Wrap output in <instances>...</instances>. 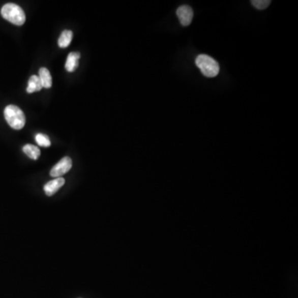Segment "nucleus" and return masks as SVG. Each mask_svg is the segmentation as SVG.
<instances>
[{
    "mask_svg": "<svg viewBox=\"0 0 298 298\" xmlns=\"http://www.w3.org/2000/svg\"><path fill=\"white\" fill-rule=\"evenodd\" d=\"M3 18L17 26H22L26 21V15L22 8L15 4H6L1 9Z\"/></svg>",
    "mask_w": 298,
    "mask_h": 298,
    "instance_id": "obj_1",
    "label": "nucleus"
},
{
    "mask_svg": "<svg viewBox=\"0 0 298 298\" xmlns=\"http://www.w3.org/2000/svg\"><path fill=\"white\" fill-rule=\"evenodd\" d=\"M5 118L12 129L19 130L24 127L26 117L22 109L16 105H8L5 109Z\"/></svg>",
    "mask_w": 298,
    "mask_h": 298,
    "instance_id": "obj_2",
    "label": "nucleus"
},
{
    "mask_svg": "<svg viewBox=\"0 0 298 298\" xmlns=\"http://www.w3.org/2000/svg\"><path fill=\"white\" fill-rule=\"evenodd\" d=\"M196 64L201 73L206 77H216L220 72V66L215 59L205 54L199 55L196 59Z\"/></svg>",
    "mask_w": 298,
    "mask_h": 298,
    "instance_id": "obj_3",
    "label": "nucleus"
},
{
    "mask_svg": "<svg viewBox=\"0 0 298 298\" xmlns=\"http://www.w3.org/2000/svg\"><path fill=\"white\" fill-rule=\"evenodd\" d=\"M72 167V160L69 157H65L56 163L50 171V175L53 177H62L64 174L67 173Z\"/></svg>",
    "mask_w": 298,
    "mask_h": 298,
    "instance_id": "obj_4",
    "label": "nucleus"
},
{
    "mask_svg": "<svg viewBox=\"0 0 298 298\" xmlns=\"http://www.w3.org/2000/svg\"><path fill=\"white\" fill-rule=\"evenodd\" d=\"M176 15L179 18L181 24L184 27H187L192 22L194 16L193 10L189 5H182L176 10Z\"/></svg>",
    "mask_w": 298,
    "mask_h": 298,
    "instance_id": "obj_5",
    "label": "nucleus"
},
{
    "mask_svg": "<svg viewBox=\"0 0 298 298\" xmlns=\"http://www.w3.org/2000/svg\"><path fill=\"white\" fill-rule=\"evenodd\" d=\"M65 184V179L63 177L55 178L54 180L50 181L44 186V192L48 196H53L57 192L58 190Z\"/></svg>",
    "mask_w": 298,
    "mask_h": 298,
    "instance_id": "obj_6",
    "label": "nucleus"
},
{
    "mask_svg": "<svg viewBox=\"0 0 298 298\" xmlns=\"http://www.w3.org/2000/svg\"><path fill=\"white\" fill-rule=\"evenodd\" d=\"M80 58V54L79 52H71L68 55L66 63V69L68 72H73L76 71L78 67L79 59Z\"/></svg>",
    "mask_w": 298,
    "mask_h": 298,
    "instance_id": "obj_7",
    "label": "nucleus"
},
{
    "mask_svg": "<svg viewBox=\"0 0 298 298\" xmlns=\"http://www.w3.org/2000/svg\"><path fill=\"white\" fill-rule=\"evenodd\" d=\"M38 77L40 79L43 88H46V89L51 88L52 85V78H51L50 71L47 68L43 67L39 70V76Z\"/></svg>",
    "mask_w": 298,
    "mask_h": 298,
    "instance_id": "obj_8",
    "label": "nucleus"
},
{
    "mask_svg": "<svg viewBox=\"0 0 298 298\" xmlns=\"http://www.w3.org/2000/svg\"><path fill=\"white\" fill-rule=\"evenodd\" d=\"M73 38V33L71 30H64L58 39V45L61 48H66L71 44Z\"/></svg>",
    "mask_w": 298,
    "mask_h": 298,
    "instance_id": "obj_9",
    "label": "nucleus"
},
{
    "mask_svg": "<svg viewBox=\"0 0 298 298\" xmlns=\"http://www.w3.org/2000/svg\"><path fill=\"white\" fill-rule=\"evenodd\" d=\"M43 88L40 79L37 76H32L29 79L27 84V92L31 94L34 92H39Z\"/></svg>",
    "mask_w": 298,
    "mask_h": 298,
    "instance_id": "obj_10",
    "label": "nucleus"
},
{
    "mask_svg": "<svg viewBox=\"0 0 298 298\" xmlns=\"http://www.w3.org/2000/svg\"><path fill=\"white\" fill-rule=\"evenodd\" d=\"M22 151L27 155L28 158L37 160L39 158L41 155L40 149L36 147L34 145L26 144L24 147H22Z\"/></svg>",
    "mask_w": 298,
    "mask_h": 298,
    "instance_id": "obj_11",
    "label": "nucleus"
},
{
    "mask_svg": "<svg viewBox=\"0 0 298 298\" xmlns=\"http://www.w3.org/2000/svg\"><path fill=\"white\" fill-rule=\"evenodd\" d=\"M36 142L41 147H48L51 146V141L47 135L38 134L35 137Z\"/></svg>",
    "mask_w": 298,
    "mask_h": 298,
    "instance_id": "obj_12",
    "label": "nucleus"
},
{
    "mask_svg": "<svg viewBox=\"0 0 298 298\" xmlns=\"http://www.w3.org/2000/svg\"><path fill=\"white\" fill-rule=\"evenodd\" d=\"M251 4L258 10H263L270 6L271 1L270 0H252Z\"/></svg>",
    "mask_w": 298,
    "mask_h": 298,
    "instance_id": "obj_13",
    "label": "nucleus"
}]
</instances>
